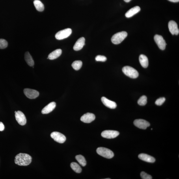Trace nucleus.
<instances>
[{
	"mask_svg": "<svg viewBox=\"0 0 179 179\" xmlns=\"http://www.w3.org/2000/svg\"><path fill=\"white\" fill-rule=\"evenodd\" d=\"M140 8L139 6H136L129 9L126 13L125 16L127 18H130L140 11Z\"/></svg>",
	"mask_w": 179,
	"mask_h": 179,
	"instance_id": "nucleus-18",
	"label": "nucleus"
},
{
	"mask_svg": "<svg viewBox=\"0 0 179 179\" xmlns=\"http://www.w3.org/2000/svg\"><path fill=\"white\" fill-rule=\"evenodd\" d=\"M15 116L17 122L21 126H24L26 124V118L22 112L20 111H17L15 113Z\"/></svg>",
	"mask_w": 179,
	"mask_h": 179,
	"instance_id": "nucleus-9",
	"label": "nucleus"
},
{
	"mask_svg": "<svg viewBox=\"0 0 179 179\" xmlns=\"http://www.w3.org/2000/svg\"><path fill=\"white\" fill-rule=\"evenodd\" d=\"M154 39L159 48L161 50H164L166 44L163 36L158 34H156L154 36Z\"/></svg>",
	"mask_w": 179,
	"mask_h": 179,
	"instance_id": "nucleus-8",
	"label": "nucleus"
},
{
	"mask_svg": "<svg viewBox=\"0 0 179 179\" xmlns=\"http://www.w3.org/2000/svg\"><path fill=\"white\" fill-rule=\"evenodd\" d=\"M147 103V97L145 96H143L139 98L138 101V104L141 106H144Z\"/></svg>",
	"mask_w": 179,
	"mask_h": 179,
	"instance_id": "nucleus-26",
	"label": "nucleus"
},
{
	"mask_svg": "<svg viewBox=\"0 0 179 179\" xmlns=\"http://www.w3.org/2000/svg\"><path fill=\"white\" fill-rule=\"evenodd\" d=\"M98 154L107 159L113 158L114 156L113 153L108 149L104 147H99L97 149Z\"/></svg>",
	"mask_w": 179,
	"mask_h": 179,
	"instance_id": "nucleus-4",
	"label": "nucleus"
},
{
	"mask_svg": "<svg viewBox=\"0 0 179 179\" xmlns=\"http://www.w3.org/2000/svg\"><path fill=\"white\" fill-rule=\"evenodd\" d=\"M8 46V43L6 40L3 39H0V49H5Z\"/></svg>",
	"mask_w": 179,
	"mask_h": 179,
	"instance_id": "nucleus-27",
	"label": "nucleus"
},
{
	"mask_svg": "<svg viewBox=\"0 0 179 179\" xmlns=\"http://www.w3.org/2000/svg\"><path fill=\"white\" fill-rule=\"evenodd\" d=\"M168 27L169 31L172 34L178 35L179 33V30L177 24L175 21H170L168 24Z\"/></svg>",
	"mask_w": 179,
	"mask_h": 179,
	"instance_id": "nucleus-12",
	"label": "nucleus"
},
{
	"mask_svg": "<svg viewBox=\"0 0 179 179\" xmlns=\"http://www.w3.org/2000/svg\"><path fill=\"white\" fill-rule=\"evenodd\" d=\"M95 118V116L94 114L87 113L82 116L80 120L82 122L85 123H90L93 121Z\"/></svg>",
	"mask_w": 179,
	"mask_h": 179,
	"instance_id": "nucleus-13",
	"label": "nucleus"
},
{
	"mask_svg": "<svg viewBox=\"0 0 179 179\" xmlns=\"http://www.w3.org/2000/svg\"><path fill=\"white\" fill-rule=\"evenodd\" d=\"M140 176L142 179H152V177L149 174L146 173L145 172H142L140 174Z\"/></svg>",
	"mask_w": 179,
	"mask_h": 179,
	"instance_id": "nucleus-30",
	"label": "nucleus"
},
{
	"mask_svg": "<svg viewBox=\"0 0 179 179\" xmlns=\"http://www.w3.org/2000/svg\"><path fill=\"white\" fill-rule=\"evenodd\" d=\"M82 62L80 60H76L72 64V66L73 69L76 70H78L82 67Z\"/></svg>",
	"mask_w": 179,
	"mask_h": 179,
	"instance_id": "nucleus-25",
	"label": "nucleus"
},
{
	"mask_svg": "<svg viewBox=\"0 0 179 179\" xmlns=\"http://www.w3.org/2000/svg\"><path fill=\"white\" fill-rule=\"evenodd\" d=\"M72 30L70 28H67L61 30L56 34L55 37L57 39L61 40L67 38L72 33Z\"/></svg>",
	"mask_w": 179,
	"mask_h": 179,
	"instance_id": "nucleus-5",
	"label": "nucleus"
},
{
	"mask_svg": "<svg viewBox=\"0 0 179 179\" xmlns=\"http://www.w3.org/2000/svg\"><path fill=\"white\" fill-rule=\"evenodd\" d=\"M34 4L36 9L38 11L42 12L44 10V4L39 0H34Z\"/></svg>",
	"mask_w": 179,
	"mask_h": 179,
	"instance_id": "nucleus-22",
	"label": "nucleus"
},
{
	"mask_svg": "<svg viewBox=\"0 0 179 179\" xmlns=\"http://www.w3.org/2000/svg\"><path fill=\"white\" fill-rule=\"evenodd\" d=\"M76 160L78 161L80 164L84 167L86 165V161L85 158L81 155H77L75 157Z\"/></svg>",
	"mask_w": 179,
	"mask_h": 179,
	"instance_id": "nucleus-24",
	"label": "nucleus"
},
{
	"mask_svg": "<svg viewBox=\"0 0 179 179\" xmlns=\"http://www.w3.org/2000/svg\"><path fill=\"white\" fill-rule=\"evenodd\" d=\"M25 96L30 99H36L39 96V93L37 91L26 88L24 90Z\"/></svg>",
	"mask_w": 179,
	"mask_h": 179,
	"instance_id": "nucleus-10",
	"label": "nucleus"
},
{
	"mask_svg": "<svg viewBox=\"0 0 179 179\" xmlns=\"http://www.w3.org/2000/svg\"><path fill=\"white\" fill-rule=\"evenodd\" d=\"M17 111H15V113H16Z\"/></svg>",
	"mask_w": 179,
	"mask_h": 179,
	"instance_id": "nucleus-34",
	"label": "nucleus"
},
{
	"mask_svg": "<svg viewBox=\"0 0 179 179\" xmlns=\"http://www.w3.org/2000/svg\"><path fill=\"white\" fill-rule=\"evenodd\" d=\"M127 36L128 33L126 32L122 31L118 32L112 36L111 39V42L114 44H120L125 39Z\"/></svg>",
	"mask_w": 179,
	"mask_h": 179,
	"instance_id": "nucleus-2",
	"label": "nucleus"
},
{
	"mask_svg": "<svg viewBox=\"0 0 179 179\" xmlns=\"http://www.w3.org/2000/svg\"><path fill=\"white\" fill-rule=\"evenodd\" d=\"M138 157L141 160L146 161L147 162L153 163L156 161L154 157L145 154H140Z\"/></svg>",
	"mask_w": 179,
	"mask_h": 179,
	"instance_id": "nucleus-17",
	"label": "nucleus"
},
{
	"mask_svg": "<svg viewBox=\"0 0 179 179\" xmlns=\"http://www.w3.org/2000/svg\"><path fill=\"white\" fill-rule=\"evenodd\" d=\"M32 157L27 154L20 153L15 157V163L20 166H27L31 163Z\"/></svg>",
	"mask_w": 179,
	"mask_h": 179,
	"instance_id": "nucleus-1",
	"label": "nucleus"
},
{
	"mask_svg": "<svg viewBox=\"0 0 179 179\" xmlns=\"http://www.w3.org/2000/svg\"><path fill=\"white\" fill-rule=\"evenodd\" d=\"M165 99L164 97L160 98L157 99L155 102V104L159 106H160L165 102Z\"/></svg>",
	"mask_w": 179,
	"mask_h": 179,
	"instance_id": "nucleus-28",
	"label": "nucleus"
},
{
	"mask_svg": "<svg viewBox=\"0 0 179 179\" xmlns=\"http://www.w3.org/2000/svg\"><path fill=\"white\" fill-rule=\"evenodd\" d=\"M61 53V49H56L49 54L48 55V59L50 60L55 59L60 57Z\"/></svg>",
	"mask_w": 179,
	"mask_h": 179,
	"instance_id": "nucleus-19",
	"label": "nucleus"
},
{
	"mask_svg": "<svg viewBox=\"0 0 179 179\" xmlns=\"http://www.w3.org/2000/svg\"><path fill=\"white\" fill-rule=\"evenodd\" d=\"M168 1L172 2H174V3H177L179 1V0H168Z\"/></svg>",
	"mask_w": 179,
	"mask_h": 179,
	"instance_id": "nucleus-32",
	"label": "nucleus"
},
{
	"mask_svg": "<svg viewBox=\"0 0 179 179\" xmlns=\"http://www.w3.org/2000/svg\"><path fill=\"white\" fill-rule=\"evenodd\" d=\"M120 133L118 131L112 130H106L103 131L101 133L102 136L107 139H113L118 136Z\"/></svg>",
	"mask_w": 179,
	"mask_h": 179,
	"instance_id": "nucleus-7",
	"label": "nucleus"
},
{
	"mask_svg": "<svg viewBox=\"0 0 179 179\" xmlns=\"http://www.w3.org/2000/svg\"><path fill=\"white\" fill-rule=\"evenodd\" d=\"M95 59L97 61L105 62L106 61L107 59L104 56L98 55L96 56Z\"/></svg>",
	"mask_w": 179,
	"mask_h": 179,
	"instance_id": "nucleus-29",
	"label": "nucleus"
},
{
	"mask_svg": "<svg viewBox=\"0 0 179 179\" xmlns=\"http://www.w3.org/2000/svg\"><path fill=\"white\" fill-rule=\"evenodd\" d=\"M4 126L3 122H0V131H2L4 130Z\"/></svg>",
	"mask_w": 179,
	"mask_h": 179,
	"instance_id": "nucleus-31",
	"label": "nucleus"
},
{
	"mask_svg": "<svg viewBox=\"0 0 179 179\" xmlns=\"http://www.w3.org/2000/svg\"><path fill=\"white\" fill-rule=\"evenodd\" d=\"M139 60L140 63L143 67L146 68L148 67L149 64L148 59L147 57L144 55H140Z\"/></svg>",
	"mask_w": 179,
	"mask_h": 179,
	"instance_id": "nucleus-20",
	"label": "nucleus"
},
{
	"mask_svg": "<svg viewBox=\"0 0 179 179\" xmlns=\"http://www.w3.org/2000/svg\"><path fill=\"white\" fill-rule=\"evenodd\" d=\"M56 105V103L55 102H52L49 103L42 110V113L47 114L51 113L55 108Z\"/></svg>",
	"mask_w": 179,
	"mask_h": 179,
	"instance_id": "nucleus-16",
	"label": "nucleus"
},
{
	"mask_svg": "<svg viewBox=\"0 0 179 179\" xmlns=\"http://www.w3.org/2000/svg\"><path fill=\"white\" fill-rule=\"evenodd\" d=\"M85 44V39L84 37L79 38L78 40L73 47L75 51H78L82 49Z\"/></svg>",
	"mask_w": 179,
	"mask_h": 179,
	"instance_id": "nucleus-15",
	"label": "nucleus"
},
{
	"mask_svg": "<svg viewBox=\"0 0 179 179\" xmlns=\"http://www.w3.org/2000/svg\"><path fill=\"white\" fill-rule=\"evenodd\" d=\"M134 124L136 126L140 129H146L150 126L149 122L142 119L136 120L134 122Z\"/></svg>",
	"mask_w": 179,
	"mask_h": 179,
	"instance_id": "nucleus-11",
	"label": "nucleus"
},
{
	"mask_svg": "<svg viewBox=\"0 0 179 179\" xmlns=\"http://www.w3.org/2000/svg\"><path fill=\"white\" fill-rule=\"evenodd\" d=\"M25 59L27 64L30 66H33L34 65V60L29 52H26L25 54Z\"/></svg>",
	"mask_w": 179,
	"mask_h": 179,
	"instance_id": "nucleus-21",
	"label": "nucleus"
},
{
	"mask_svg": "<svg viewBox=\"0 0 179 179\" xmlns=\"http://www.w3.org/2000/svg\"><path fill=\"white\" fill-rule=\"evenodd\" d=\"M51 136L55 141L59 143H64L66 140V136L59 132H53L51 133Z\"/></svg>",
	"mask_w": 179,
	"mask_h": 179,
	"instance_id": "nucleus-6",
	"label": "nucleus"
},
{
	"mask_svg": "<svg viewBox=\"0 0 179 179\" xmlns=\"http://www.w3.org/2000/svg\"><path fill=\"white\" fill-rule=\"evenodd\" d=\"M124 74L131 78H136L139 76V73L135 69L129 66L124 67L122 69Z\"/></svg>",
	"mask_w": 179,
	"mask_h": 179,
	"instance_id": "nucleus-3",
	"label": "nucleus"
},
{
	"mask_svg": "<svg viewBox=\"0 0 179 179\" xmlns=\"http://www.w3.org/2000/svg\"><path fill=\"white\" fill-rule=\"evenodd\" d=\"M101 101L105 106L111 109H115L117 107L116 103L113 101L109 100L105 97L101 98Z\"/></svg>",
	"mask_w": 179,
	"mask_h": 179,
	"instance_id": "nucleus-14",
	"label": "nucleus"
},
{
	"mask_svg": "<svg viewBox=\"0 0 179 179\" xmlns=\"http://www.w3.org/2000/svg\"><path fill=\"white\" fill-rule=\"evenodd\" d=\"M124 1L125 2H126V3H128V2H130L131 0H124Z\"/></svg>",
	"mask_w": 179,
	"mask_h": 179,
	"instance_id": "nucleus-33",
	"label": "nucleus"
},
{
	"mask_svg": "<svg viewBox=\"0 0 179 179\" xmlns=\"http://www.w3.org/2000/svg\"><path fill=\"white\" fill-rule=\"evenodd\" d=\"M70 166L72 169L77 173H80L82 172V169L78 164L75 162L71 163Z\"/></svg>",
	"mask_w": 179,
	"mask_h": 179,
	"instance_id": "nucleus-23",
	"label": "nucleus"
}]
</instances>
